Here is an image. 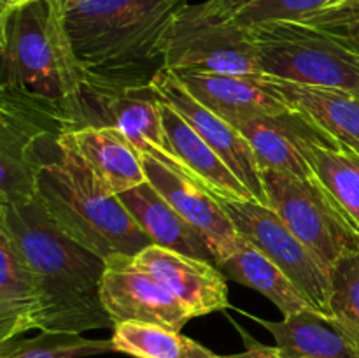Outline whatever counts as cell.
I'll use <instances>...</instances> for the list:
<instances>
[{
  "mask_svg": "<svg viewBox=\"0 0 359 358\" xmlns=\"http://www.w3.org/2000/svg\"><path fill=\"white\" fill-rule=\"evenodd\" d=\"M325 2L326 0H258L242 7L231 18L244 28L276 21H298L325 6Z\"/></svg>",
  "mask_w": 359,
  "mask_h": 358,
  "instance_id": "28",
  "label": "cell"
},
{
  "mask_svg": "<svg viewBox=\"0 0 359 358\" xmlns=\"http://www.w3.org/2000/svg\"><path fill=\"white\" fill-rule=\"evenodd\" d=\"M304 153L314 179L337 200L359 230V153L323 132L305 140Z\"/></svg>",
  "mask_w": 359,
  "mask_h": 358,
  "instance_id": "24",
  "label": "cell"
},
{
  "mask_svg": "<svg viewBox=\"0 0 359 358\" xmlns=\"http://www.w3.org/2000/svg\"><path fill=\"white\" fill-rule=\"evenodd\" d=\"M154 91L163 100H167L186 121L202 135V139L216 151L221 160L233 171L249 190L256 202L269 206V197L263 186V174L251 144L248 142L241 130L233 123L219 118L210 109L203 107L198 100L191 97L188 90L181 84L167 67H161L151 79Z\"/></svg>",
  "mask_w": 359,
  "mask_h": 358,
  "instance_id": "12",
  "label": "cell"
},
{
  "mask_svg": "<svg viewBox=\"0 0 359 358\" xmlns=\"http://www.w3.org/2000/svg\"><path fill=\"white\" fill-rule=\"evenodd\" d=\"M226 279L241 283L265 295L277 305L283 316L294 314L311 307L307 298L293 284V281L251 241L238 237L237 248L219 265ZM312 309V307H311Z\"/></svg>",
  "mask_w": 359,
  "mask_h": 358,
  "instance_id": "23",
  "label": "cell"
},
{
  "mask_svg": "<svg viewBox=\"0 0 359 358\" xmlns=\"http://www.w3.org/2000/svg\"><path fill=\"white\" fill-rule=\"evenodd\" d=\"M0 88L65 104L84 83L58 0L0 11Z\"/></svg>",
  "mask_w": 359,
  "mask_h": 358,
  "instance_id": "4",
  "label": "cell"
},
{
  "mask_svg": "<svg viewBox=\"0 0 359 358\" xmlns=\"http://www.w3.org/2000/svg\"><path fill=\"white\" fill-rule=\"evenodd\" d=\"M241 332L242 337H244L245 350L235 354H224L221 358H284L277 346H266V344H262L252 339V337H249L244 330H241Z\"/></svg>",
  "mask_w": 359,
  "mask_h": 358,
  "instance_id": "30",
  "label": "cell"
},
{
  "mask_svg": "<svg viewBox=\"0 0 359 358\" xmlns=\"http://www.w3.org/2000/svg\"><path fill=\"white\" fill-rule=\"evenodd\" d=\"M63 111L69 130L83 126L118 128L140 154H151L175 172L188 175L172 150L161 121V98L151 83L84 79L77 93L63 104Z\"/></svg>",
  "mask_w": 359,
  "mask_h": 358,
  "instance_id": "6",
  "label": "cell"
},
{
  "mask_svg": "<svg viewBox=\"0 0 359 358\" xmlns=\"http://www.w3.org/2000/svg\"><path fill=\"white\" fill-rule=\"evenodd\" d=\"M140 160L147 181L189 225L203 235L212 249L216 265L224 262L237 248L241 234L212 193L151 154H140Z\"/></svg>",
  "mask_w": 359,
  "mask_h": 358,
  "instance_id": "13",
  "label": "cell"
},
{
  "mask_svg": "<svg viewBox=\"0 0 359 358\" xmlns=\"http://www.w3.org/2000/svg\"><path fill=\"white\" fill-rule=\"evenodd\" d=\"M284 358H359V346L330 316L304 309L280 321L258 319Z\"/></svg>",
  "mask_w": 359,
  "mask_h": 358,
  "instance_id": "21",
  "label": "cell"
},
{
  "mask_svg": "<svg viewBox=\"0 0 359 358\" xmlns=\"http://www.w3.org/2000/svg\"><path fill=\"white\" fill-rule=\"evenodd\" d=\"M60 139L76 151L97 181L112 195L147 181L139 150L118 128L83 126L63 132Z\"/></svg>",
  "mask_w": 359,
  "mask_h": 358,
  "instance_id": "16",
  "label": "cell"
},
{
  "mask_svg": "<svg viewBox=\"0 0 359 358\" xmlns=\"http://www.w3.org/2000/svg\"><path fill=\"white\" fill-rule=\"evenodd\" d=\"M298 21L342 35L359 46V0H347L333 7H319Z\"/></svg>",
  "mask_w": 359,
  "mask_h": 358,
  "instance_id": "29",
  "label": "cell"
},
{
  "mask_svg": "<svg viewBox=\"0 0 359 358\" xmlns=\"http://www.w3.org/2000/svg\"><path fill=\"white\" fill-rule=\"evenodd\" d=\"M214 195V193H212ZM242 237L262 249L302 291L311 307L330 316L332 272L269 206L252 199L214 195Z\"/></svg>",
  "mask_w": 359,
  "mask_h": 358,
  "instance_id": "10",
  "label": "cell"
},
{
  "mask_svg": "<svg viewBox=\"0 0 359 358\" xmlns=\"http://www.w3.org/2000/svg\"><path fill=\"white\" fill-rule=\"evenodd\" d=\"M111 340L114 351L133 358H181L188 337L156 323L123 321Z\"/></svg>",
  "mask_w": 359,
  "mask_h": 358,
  "instance_id": "26",
  "label": "cell"
},
{
  "mask_svg": "<svg viewBox=\"0 0 359 358\" xmlns=\"http://www.w3.org/2000/svg\"><path fill=\"white\" fill-rule=\"evenodd\" d=\"M172 72L195 100L233 125L256 116L293 111L286 98L273 90L263 76H237L191 69Z\"/></svg>",
  "mask_w": 359,
  "mask_h": 358,
  "instance_id": "15",
  "label": "cell"
},
{
  "mask_svg": "<svg viewBox=\"0 0 359 358\" xmlns=\"http://www.w3.org/2000/svg\"><path fill=\"white\" fill-rule=\"evenodd\" d=\"M358 244H359V230H358Z\"/></svg>",
  "mask_w": 359,
  "mask_h": 358,
  "instance_id": "35",
  "label": "cell"
},
{
  "mask_svg": "<svg viewBox=\"0 0 359 358\" xmlns=\"http://www.w3.org/2000/svg\"><path fill=\"white\" fill-rule=\"evenodd\" d=\"M347 2V0H326L325 6L323 7H333V6H339V4H344Z\"/></svg>",
  "mask_w": 359,
  "mask_h": 358,
  "instance_id": "34",
  "label": "cell"
},
{
  "mask_svg": "<svg viewBox=\"0 0 359 358\" xmlns=\"http://www.w3.org/2000/svg\"><path fill=\"white\" fill-rule=\"evenodd\" d=\"M35 2V0H0V11H9L14 7L25 6V4Z\"/></svg>",
  "mask_w": 359,
  "mask_h": 358,
  "instance_id": "33",
  "label": "cell"
},
{
  "mask_svg": "<svg viewBox=\"0 0 359 358\" xmlns=\"http://www.w3.org/2000/svg\"><path fill=\"white\" fill-rule=\"evenodd\" d=\"M67 130L62 104L0 88V206L35 199V146Z\"/></svg>",
  "mask_w": 359,
  "mask_h": 358,
  "instance_id": "9",
  "label": "cell"
},
{
  "mask_svg": "<svg viewBox=\"0 0 359 358\" xmlns=\"http://www.w3.org/2000/svg\"><path fill=\"white\" fill-rule=\"evenodd\" d=\"M181 358H221V357L214 353V351H210L209 347L202 346L200 343H196V340L189 339L188 337V343H186L184 353L181 354Z\"/></svg>",
  "mask_w": 359,
  "mask_h": 358,
  "instance_id": "31",
  "label": "cell"
},
{
  "mask_svg": "<svg viewBox=\"0 0 359 358\" xmlns=\"http://www.w3.org/2000/svg\"><path fill=\"white\" fill-rule=\"evenodd\" d=\"M263 76L359 97V46L305 21L249 28Z\"/></svg>",
  "mask_w": 359,
  "mask_h": 358,
  "instance_id": "5",
  "label": "cell"
},
{
  "mask_svg": "<svg viewBox=\"0 0 359 358\" xmlns=\"http://www.w3.org/2000/svg\"><path fill=\"white\" fill-rule=\"evenodd\" d=\"M272 207L291 232L332 272L351 253H359L358 230L337 200L316 179L262 171Z\"/></svg>",
  "mask_w": 359,
  "mask_h": 358,
  "instance_id": "8",
  "label": "cell"
},
{
  "mask_svg": "<svg viewBox=\"0 0 359 358\" xmlns=\"http://www.w3.org/2000/svg\"><path fill=\"white\" fill-rule=\"evenodd\" d=\"M251 144L262 171H279L302 179H314L304 153L305 140L321 130L298 112L263 114L235 123Z\"/></svg>",
  "mask_w": 359,
  "mask_h": 358,
  "instance_id": "17",
  "label": "cell"
},
{
  "mask_svg": "<svg viewBox=\"0 0 359 358\" xmlns=\"http://www.w3.org/2000/svg\"><path fill=\"white\" fill-rule=\"evenodd\" d=\"M161 121L172 150L193 181L202 185L214 195L230 197V199H252L249 190L221 160L219 154L163 98H161Z\"/></svg>",
  "mask_w": 359,
  "mask_h": 358,
  "instance_id": "20",
  "label": "cell"
},
{
  "mask_svg": "<svg viewBox=\"0 0 359 358\" xmlns=\"http://www.w3.org/2000/svg\"><path fill=\"white\" fill-rule=\"evenodd\" d=\"M135 263L163 284L191 318L223 311L230 305L226 276L216 263L156 244L137 253Z\"/></svg>",
  "mask_w": 359,
  "mask_h": 358,
  "instance_id": "14",
  "label": "cell"
},
{
  "mask_svg": "<svg viewBox=\"0 0 359 358\" xmlns=\"http://www.w3.org/2000/svg\"><path fill=\"white\" fill-rule=\"evenodd\" d=\"M263 79L286 98L294 112L305 116L325 135L359 153V97L270 76H263Z\"/></svg>",
  "mask_w": 359,
  "mask_h": 358,
  "instance_id": "19",
  "label": "cell"
},
{
  "mask_svg": "<svg viewBox=\"0 0 359 358\" xmlns=\"http://www.w3.org/2000/svg\"><path fill=\"white\" fill-rule=\"evenodd\" d=\"M0 228L11 235L37 281V330L114 329L100 297L105 260L69 237L37 199L0 206Z\"/></svg>",
  "mask_w": 359,
  "mask_h": 358,
  "instance_id": "1",
  "label": "cell"
},
{
  "mask_svg": "<svg viewBox=\"0 0 359 358\" xmlns=\"http://www.w3.org/2000/svg\"><path fill=\"white\" fill-rule=\"evenodd\" d=\"M163 67L263 76L251 30L214 0L188 4L175 14L163 46Z\"/></svg>",
  "mask_w": 359,
  "mask_h": 358,
  "instance_id": "7",
  "label": "cell"
},
{
  "mask_svg": "<svg viewBox=\"0 0 359 358\" xmlns=\"http://www.w3.org/2000/svg\"><path fill=\"white\" fill-rule=\"evenodd\" d=\"M100 297L112 323L146 321L181 332L191 314L153 276L135 263V255L105 258Z\"/></svg>",
  "mask_w": 359,
  "mask_h": 358,
  "instance_id": "11",
  "label": "cell"
},
{
  "mask_svg": "<svg viewBox=\"0 0 359 358\" xmlns=\"http://www.w3.org/2000/svg\"><path fill=\"white\" fill-rule=\"evenodd\" d=\"M111 351H114L111 339H88L60 330H41L35 337L0 343V358H86Z\"/></svg>",
  "mask_w": 359,
  "mask_h": 358,
  "instance_id": "25",
  "label": "cell"
},
{
  "mask_svg": "<svg viewBox=\"0 0 359 358\" xmlns=\"http://www.w3.org/2000/svg\"><path fill=\"white\" fill-rule=\"evenodd\" d=\"M35 199L69 237L102 258L137 255L151 244L147 235L109 193L60 133L42 137L34 150Z\"/></svg>",
  "mask_w": 359,
  "mask_h": 358,
  "instance_id": "3",
  "label": "cell"
},
{
  "mask_svg": "<svg viewBox=\"0 0 359 358\" xmlns=\"http://www.w3.org/2000/svg\"><path fill=\"white\" fill-rule=\"evenodd\" d=\"M37 281L11 235L0 228V343L37 330Z\"/></svg>",
  "mask_w": 359,
  "mask_h": 358,
  "instance_id": "22",
  "label": "cell"
},
{
  "mask_svg": "<svg viewBox=\"0 0 359 358\" xmlns=\"http://www.w3.org/2000/svg\"><path fill=\"white\" fill-rule=\"evenodd\" d=\"M255 2H258V0H214V4H216L217 7H221L226 14H230V16H233L237 11L242 9V7Z\"/></svg>",
  "mask_w": 359,
  "mask_h": 358,
  "instance_id": "32",
  "label": "cell"
},
{
  "mask_svg": "<svg viewBox=\"0 0 359 358\" xmlns=\"http://www.w3.org/2000/svg\"><path fill=\"white\" fill-rule=\"evenodd\" d=\"M330 318L359 346V253L344 256L332 270Z\"/></svg>",
  "mask_w": 359,
  "mask_h": 358,
  "instance_id": "27",
  "label": "cell"
},
{
  "mask_svg": "<svg viewBox=\"0 0 359 358\" xmlns=\"http://www.w3.org/2000/svg\"><path fill=\"white\" fill-rule=\"evenodd\" d=\"M189 0H58L86 79L151 83L175 14Z\"/></svg>",
  "mask_w": 359,
  "mask_h": 358,
  "instance_id": "2",
  "label": "cell"
},
{
  "mask_svg": "<svg viewBox=\"0 0 359 358\" xmlns=\"http://www.w3.org/2000/svg\"><path fill=\"white\" fill-rule=\"evenodd\" d=\"M118 199L147 235L151 244L216 263L212 249L203 235L189 225L149 181L119 193Z\"/></svg>",
  "mask_w": 359,
  "mask_h": 358,
  "instance_id": "18",
  "label": "cell"
}]
</instances>
